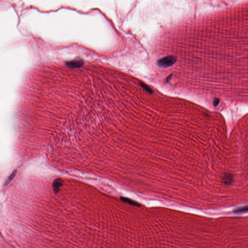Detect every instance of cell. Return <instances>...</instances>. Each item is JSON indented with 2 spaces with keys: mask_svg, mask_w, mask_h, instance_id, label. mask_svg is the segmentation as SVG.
<instances>
[{
  "mask_svg": "<svg viewBox=\"0 0 248 248\" xmlns=\"http://www.w3.org/2000/svg\"><path fill=\"white\" fill-rule=\"evenodd\" d=\"M171 77H172V75H170V76H169L167 78V82H168L170 80V79Z\"/></svg>",
  "mask_w": 248,
  "mask_h": 248,
  "instance_id": "52a82bcc",
  "label": "cell"
},
{
  "mask_svg": "<svg viewBox=\"0 0 248 248\" xmlns=\"http://www.w3.org/2000/svg\"><path fill=\"white\" fill-rule=\"evenodd\" d=\"M140 84H141V85L142 86V88H144V89L145 90V91H147V92H148L149 93H153V90L151 88H150L148 86V85H147L146 84H143V83H141Z\"/></svg>",
  "mask_w": 248,
  "mask_h": 248,
  "instance_id": "8992f818",
  "label": "cell"
},
{
  "mask_svg": "<svg viewBox=\"0 0 248 248\" xmlns=\"http://www.w3.org/2000/svg\"><path fill=\"white\" fill-rule=\"evenodd\" d=\"M222 180L224 183L229 185L232 183L233 180V176L232 174L229 173H225L222 178Z\"/></svg>",
  "mask_w": 248,
  "mask_h": 248,
  "instance_id": "3957f363",
  "label": "cell"
},
{
  "mask_svg": "<svg viewBox=\"0 0 248 248\" xmlns=\"http://www.w3.org/2000/svg\"><path fill=\"white\" fill-rule=\"evenodd\" d=\"M17 173V170H16L12 173V174L9 176V178H8V179L6 180V183H5V186H6L8 184H9V183L13 180L15 175H16Z\"/></svg>",
  "mask_w": 248,
  "mask_h": 248,
  "instance_id": "5b68a950",
  "label": "cell"
},
{
  "mask_svg": "<svg viewBox=\"0 0 248 248\" xmlns=\"http://www.w3.org/2000/svg\"><path fill=\"white\" fill-rule=\"evenodd\" d=\"M176 62V58L174 56H167L158 61L157 64L160 68H167L172 66Z\"/></svg>",
  "mask_w": 248,
  "mask_h": 248,
  "instance_id": "6da1fadb",
  "label": "cell"
},
{
  "mask_svg": "<svg viewBox=\"0 0 248 248\" xmlns=\"http://www.w3.org/2000/svg\"><path fill=\"white\" fill-rule=\"evenodd\" d=\"M248 211V206H245L243 207H239L233 211V212L235 213H245Z\"/></svg>",
  "mask_w": 248,
  "mask_h": 248,
  "instance_id": "277c9868",
  "label": "cell"
},
{
  "mask_svg": "<svg viewBox=\"0 0 248 248\" xmlns=\"http://www.w3.org/2000/svg\"><path fill=\"white\" fill-rule=\"evenodd\" d=\"M63 185V180L60 178H57L53 181V189L55 193L59 192L61 187Z\"/></svg>",
  "mask_w": 248,
  "mask_h": 248,
  "instance_id": "7a4b0ae2",
  "label": "cell"
}]
</instances>
